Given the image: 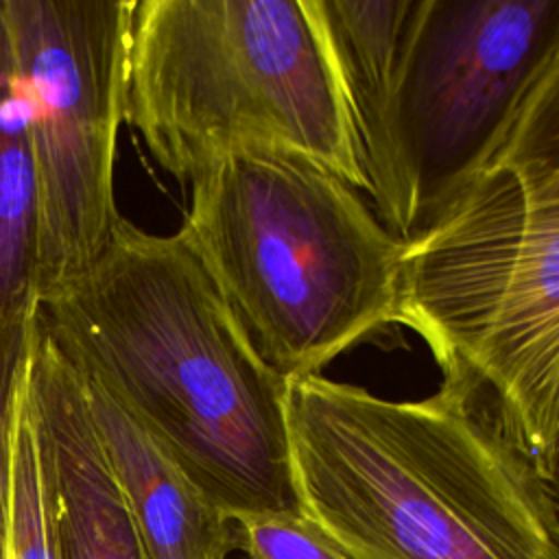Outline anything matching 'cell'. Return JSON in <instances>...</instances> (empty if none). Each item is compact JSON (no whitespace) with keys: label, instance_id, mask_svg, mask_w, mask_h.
Segmentation results:
<instances>
[{"label":"cell","instance_id":"obj_15","mask_svg":"<svg viewBox=\"0 0 559 559\" xmlns=\"http://www.w3.org/2000/svg\"><path fill=\"white\" fill-rule=\"evenodd\" d=\"M33 314L26 319H11L0 314V559H9L13 417L31 347Z\"/></svg>","mask_w":559,"mask_h":559},{"label":"cell","instance_id":"obj_2","mask_svg":"<svg viewBox=\"0 0 559 559\" xmlns=\"http://www.w3.org/2000/svg\"><path fill=\"white\" fill-rule=\"evenodd\" d=\"M299 511L349 559H559V511L489 402L443 378L389 400L288 382Z\"/></svg>","mask_w":559,"mask_h":559},{"label":"cell","instance_id":"obj_6","mask_svg":"<svg viewBox=\"0 0 559 559\" xmlns=\"http://www.w3.org/2000/svg\"><path fill=\"white\" fill-rule=\"evenodd\" d=\"M31 103L37 170L35 299L83 273L114 201L133 0H0Z\"/></svg>","mask_w":559,"mask_h":559},{"label":"cell","instance_id":"obj_4","mask_svg":"<svg viewBox=\"0 0 559 559\" xmlns=\"http://www.w3.org/2000/svg\"><path fill=\"white\" fill-rule=\"evenodd\" d=\"M124 120L181 183L231 153L273 148L365 194L314 0H133Z\"/></svg>","mask_w":559,"mask_h":559},{"label":"cell","instance_id":"obj_1","mask_svg":"<svg viewBox=\"0 0 559 559\" xmlns=\"http://www.w3.org/2000/svg\"><path fill=\"white\" fill-rule=\"evenodd\" d=\"M35 319L227 518L299 511L288 382L181 229L148 234L120 214L92 266L37 297Z\"/></svg>","mask_w":559,"mask_h":559},{"label":"cell","instance_id":"obj_9","mask_svg":"<svg viewBox=\"0 0 559 559\" xmlns=\"http://www.w3.org/2000/svg\"><path fill=\"white\" fill-rule=\"evenodd\" d=\"M24 384L57 559H151L96 437L83 378L35 314Z\"/></svg>","mask_w":559,"mask_h":559},{"label":"cell","instance_id":"obj_14","mask_svg":"<svg viewBox=\"0 0 559 559\" xmlns=\"http://www.w3.org/2000/svg\"><path fill=\"white\" fill-rule=\"evenodd\" d=\"M234 550L245 559H349L301 511L229 515Z\"/></svg>","mask_w":559,"mask_h":559},{"label":"cell","instance_id":"obj_8","mask_svg":"<svg viewBox=\"0 0 559 559\" xmlns=\"http://www.w3.org/2000/svg\"><path fill=\"white\" fill-rule=\"evenodd\" d=\"M428 2L314 0L352 118L365 194L400 240L413 238L421 223L406 85Z\"/></svg>","mask_w":559,"mask_h":559},{"label":"cell","instance_id":"obj_10","mask_svg":"<svg viewBox=\"0 0 559 559\" xmlns=\"http://www.w3.org/2000/svg\"><path fill=\"white\" fill-rule=\"evenodd\" d=\"M83 378L90 417L151 559H229L231 520L100 384Z\"/></svg>","mask_w":559,"mask_h":559},{"label":"cell","instance_id":"obj_12","mask_svg":"<svg viewBox=\"0 0 559 559\" xmlns=\"http://www.w3.org/2000/svg\"><path fill=\"white\" fill-rule=\"evenodd\" d=\"M487 166L511 170L533 203L559 210V46L524 92Z\"/></svg>","mask_w":559,"mask_h":559},{"label":"cell","instance_id":"obj_3","mask_svg":"<svg viewBox=\"0 0 559 559\" xmlns=\"http://www.w3.org/2000/svg\"><path fill=\"white\" fill-rule=\"evenodd\" d=\"M190 188L181 234L286 382L400 323L404 240L341 177L297 153L247 148Z\"/></svg>","mask_w":559,"mask_h":559},{"label":"cell","instance_id":"obj_7","mask_svg":"<svg viewBox=\"0 0 559 559\" xmlns=\"http://www.w3.org/2000/svg\"><path fill=\"white\" fill-rule=\"evenodd\" d=\"M557 46L559 0L428 2L406 85L419 229L489 164L518 103Z\"/></svg>","mask_w":559,"mask_h":559},{"label":"cell","instance_id":"obj_13","mask_svg":"<svg viewBox=\"0 0 559 559\" xmlns=\"http://www.w3.org/2000/svg\"><path fill=\"white\" fill-rule=\"evenodd\" d=\"M28 360V358H26ZM26 376V367H24ZM24 376L17 391L11 452L9 559H57L50 500L31 424Z\"/></svg>","mask_w":559,"mask_h":559},{"label":"cell","instance_id":"obj_11","mask_svg":"<svg viewBox=\"0 0 559 559\" xmlns=\"http://www.w3.org/2000/svg\"><path fill=\"white\" fill-rule=\"evenodd\" d=\"M37 170L31 103L0 4V314L26 319L37 308Z\"/></svg>","mask_w":559,"mask_h":559},{"label":"cell","instance_id":"obj_16","mask_svg":"<svg viewBox=\"0 0 559 559\" xmlns=\"http://www.w3.org/2000/svg\"><path fill=\"white\" fill-rule=\"evenodd\" d=\"M533 465L559 511V389H557V395L552 402L546 439H544L539 452L533 456Z\"/></svg>","mask_w":559,"mask_h":559},{"label":"cell","instance_id":"obj_5","mask_svg":"<svg viewBox=\"0 0 559 559\" xmlns=\"http://www.w3.org/2000/svg\"><path fill=\"white\" fill-rule=\"evenodd\" d=\"M400 323L533 461L559 389V210L502 166L478 170L404 240Z\"/></svg>","mask_w":559,"mask_h":559}]
</instances>
